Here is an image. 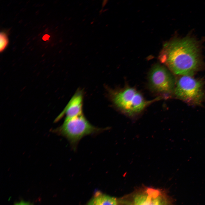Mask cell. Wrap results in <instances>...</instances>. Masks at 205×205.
I'll list each match as a JSON object with an SVG mask.
<instances>
[{
	"label": "cell",
	"instance_id": "5",
	"mask_svg": "<svg viewBox=\"0 0 205 205\" xmlns=\"http://www.w3.org/2000/svg\"><path fill=\"white\" fill-rule=\"evenodd\" d=\"M174 91L178 98L189 103H198L204 96L202 83L192 76L181 77L177 82Z\"/></svg>",
	"mask_w": 205,
	"mask_h": 205
},
{
	"label": "cell",
	"instance_id": "4",
	"mask_svg": "<svg viewBox=\"0 0 205 205\" xmlns=\"http://www.w3.org/2000/svg\"><path fill=\"white\" fill-rule=\"evenodd\" d=\"M112 96L114 104L122 111L129 116L136 115L158 98L148 101L134 88L127 87L113 93Z\"/></svg>",
	"mask_w": 205,
	"mask_h": 205
},
{
	"label": "cell",
	"instance_id": "7",
	"mask_svg": "<svg viewBox=\"0 0 205 205\" xmlns=\"http://www.w3.org/2000/svg\"><path fill=\"white\" fill-rule=\"evenodd\" d=\"M83 95L77 92L71 98L63 111L55 120L54 122L59 120L65 115V118H70L83 114Z\"/></svg>",
	"mask_w": 205,
	"mask_h": 205
},
{
	"label": "cell",
	"instance_id": "6",
	"mask_svg": "<svg viewBox=\"0 0 205 205\" xmlns=\"http://www.w3.org/2000/svg\"><path fill=\"white\" fill-rule=\"evenodd\" d=\"M148 81L150 88L158 93H169L175 87L173 75L165 67L159 64L155 65L151 69Z\"/></svg>",
	"mask_w": 205,
	"mask_h": 205
},
{
	"label": "cell",
	"instance_id": "8",
	"mask_svg": "<svg viewBox=\"0 0 205 205\" xmlns=\"http://www.w3.org/2000/svg\"><path fill=\"white\" fill-rule=\"evenodd\" d=\"M87 205H118V199L98 192L89 201Z\"/></svg>",
	"mask_w": 205,
	"mask_h": 205
},
{
	"label": "cell",
	"instance_id": "2",
	"mask_svg": "<svg viewBox=\"0 0 205 205\" xmlns=\"http://www.w3.org/2000/svg\"><path fill=\"white\" fill-rule=\"evenodd\" d=\"M107 129L98 128L91 124L82 114L70 118H65L62 124L52 132L65 138L74 150L80 141L87 135L97 134Z\"/></svg>",
	"mask_w": 205,
	"mask_h": 205
},
{
	"label": "cell",
	"instance_id": "1",
	"mask_svg": "<svg viewBox=\"0 0 205 205\" xmlns=\"http://www.w3.org/2000/svg\"><path fill=\"white\" fill-rule=\"evenodd\" d=\"M200 52L194 38H175L164 44L159 59L175 74L192 76L201 64Z\"/></svg>",
	"mask_w": 205,
	"mask_h": 205
},
{
	"label": "cell",
	"instance_id": "3",
	"mask_svg": "<svg viewBox=\"0 0 205 205\" xmlns=\"http://www.w3.org/2000/svg\"><path fill=\"white\" fill-rule=\"evenodd\" d=\"M118 205H174L172 198L161 189L144 187L118 199Z\"/></svg>",
	"mask_w": 205,
	"mask_h": 205
},
{
	"label": "cell",
	"instance_id": "10",
	"mask_svg": "<svg viewBox=\"0 0 205 205\" xmlns=\"http://www.w3.org/2000/svg\"><path fill=\"white\" fill-rule=\"evenodd\" d=\"M15 205H32L29 203L24 202H20L17 203Z\"/></svg>",
	"mask_w": 205,
	"mask_h": 205
},
{
	"label": "cell",
	"instance_id": "9",
	"mask_svg": "<svg viewBox=\"0 0 205 205\" xmlns=\"http://www.w3.org/2000/svg\"><path fill=\"white\" fill-rule=\"evenodd\" d=\"M0 51H3L6 47L8 42L7 37L4 33H1L0 34Z\"/></svg>",
	"mask_w": 205,
	"mask_h": 205
}]
</instances>
